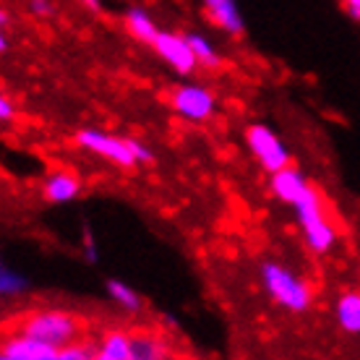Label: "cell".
Instances as JSON below:
<instances>
[{
	"label": "cell",
	"mask_w": 360,
	"mask_h": 360,
	"mask_svg": "<svg viewBox=\"0 0 360 360\" xmlns=\"http://www.w3.org/2000/svg\"><path fill=\"white\" fill-rule=\"evenodd\" d=\"M16 332L37 337V340L60 350V347L76 342L82 337L84 326L76 316L65 314V311H32L18 321Z\"/></svg>",
	"instance_id": "6da1fadb"
},
{
	"label": "cell",
	"mask_w": 360,
	"mask_h": 360,
	"mask_svg": "<svg viewBox=\"0 0 360 360\" xmlns=\"http://www.w3.org/2000/svg\"><path fill=\"white\" fill-rule=\"evenodd\" d=\"M295 214L300 222V230L306 235V243L314 253H326L332 251L337 243V227L332 225V219L326 217L324 198L321 193L311 186V188L300 196L295 204Z\"/></svg>",
	"instance_id": "7a4b0ae2"
},
{
	"label": "cell",
	"mask_w": 360,
	"mask_h": 360,
	"mask_svg": "<svg viewBox=\"0 0 360 360\" xmlns=\"http://www.w3.org/2000/svg\"><path fill=\"white\" fill-rule=\"evenodd\" d=\"M262 279L264 288L274 297V303L282 308H288L292 314H303L314 303V292L306 279H300L297 274L282 266L277 262H264L262 264Z\"/></svg>",
	"instance_id": "3957f363"
},
{
	"label": "cell",
	"mask_w": 360,
	"mask_h": 360,
	"mask_svg": "<svg viewBox=\"0 0 360 360\" xmlns=\"http://www.w3.org/2000/svg\"><path fill=\"white\" fill-rule=\"evenodd\" d=\"M76 144L86 149L91 154H99L110 162L120 165V167H134L139 165L134 149H131V141L123 139V136H112L105 134V131H94V128H84L76 134Z\"/></svg>",
	"instance_id": "277c9868"
},
{
	"label": "cell",
	"mask_w": 360,
	"mask_h": 360,
	"mask_svg": "<svg viewBox=\"0 0 360 360\" xmlns=\"http://www.w3.org/2000/svg\"><path fill=\"white\" fill-rule=\"evenodd\" d=\"M245 141H248V149L266 172H277L290 165L288 146L279 141V136L269 126H264V123L248 126L245 128Z\"/></svg>",
	"instance_id": "5b68a950"
},
{
	"label": "cell",
	"mask_w": 360,
	"mask_h": 360,
	"mask_svg": "<svg viewBox=\"0 0 360 360\" xmlns=\"http://www.w3.org/2000/svg\"><path fill=\"white\" fill-rule=\"evenodd\" d=\"M170 105L180 117L201 123L214 115V94L198 84H180L170 94Z\"/></svg>",
	"instance_id": "8992f818"
},
{
	"label": "cell",
	"mask_w": 360,
	"mask_h": 360,
	"mask_svg": "<svg viewBox=\"0 0 360 360\" xmlns=\"http://www.w3.org/2000/svg\"><path fill=\"white\" fill-rule=\"evenodd\" d=\"M154 50L157 55L162 58L165 63L172 65L178 73L183 76H188V73L196 71V53H193V47H191L188 37H180V34H172V32H160L157 39H154Z\"/></svg>",
	"instance_id": "52a82bcc"
},
{
	"label": "cell",
	"mask_w": 360,
	"mask_h": 360,
	"mask_svg": "<svg viewBox=\"0 0 360 360\" xmlns=\"http://www.w3.org/2000/svg\"><path fill=\"white\" fill-rule=\"evenodd\" d=\"M3 360H58V347L42 342L37 337H29L24 332H16L8 337L0 347Z\"/></svg>",
	"instance_id": "ba28073f"
},
{
	"label": "cell",
	"mask_w": 360,
	"mask_h": 360,
	"mask_svg": "<svg viewBox=\"0 0 360 360\" xmlns=\"http://www.w3.org/2000/svg\"><path fill=\"white\" fill-rule=\"evenodd\" d=\"M311 188V183L303 178V172L297 170V167H282V170L271 172V193L282 201V204H290V207H295L300 196Z\"/></svg>",
	"instance_id": "9c48e42d"
},
{
	"label": "cell",
	"mask_w": 360,
	"mask_h": 360,
	"mask_svg": "<svg viewBox=\"0 0 360 360\" xmlns=\"http://www.w3.org/2000/svg\"><path fill=\"white\" fill-rule=\"evenodd\" d=\"M204 11H207L209 21L217 29H222L230 37H243L245 24L240 11L235 6V0H204Z\"/></svg>",
	"instance_id": "30bf717a"
},
{
	"label": "cell",
	"mask_w": 360,
	"mask_h": 360,
	"mask_svg": "<svg viewBox=\"0 0 360 360\" xmlns=\"http://www.w3.org/2000/svg\"><path fill=\"white\" fill-rule=\"evenodd\" d=\"M79 191H82V180L68 170H58L45 180V198L50 204H65L73 196H79Z\"/></svg>",
	"instance_id": "8fae6325"
},
{
	"label": "cell",
	"mask_w": 360,
	"mask_h": 360,
	"mask_svg": "<svg viewBox=\"0 0 360 360\" xmlns=\"http://www.w3.org/2000/svg\"><path fill=\"white\" fill-rule=\"evenodd\" d=\"M97 360H134L131 334L123 329H110L97 345Z\"/></svg>",
	"instance_id": "7c38bea8"
},
{
	"label": "cell",
	"mask_w": 360,
	"mask_h": 360,
	"mask_svg": "<svg viewBox=\"0 0 360 360\" xmlns=\"http://www.w3.org/2000/svg\"><path fill=\"white\" fill-rule=\"evenodd\" d=\"M131 350H134V360H160L167 358V342L160 334L154 332H131Z\"/></svg>",
	"instance_id": "4fadbf2b"
},
{
	"label": "cell",
	"mask_w": 360,
	"mask_h": 360,
	"mask_svg": "<svg viewBox=\"0 0 360 360\" xmlns=\"http://www.w3.org/2000/svg\"><path fill=\"white\" fill-rule=\"evenodd\" d=\"M337 324L342 326V332L360 334V292L350 290L342 292L337 300Z\"/></svg>",
	"instance_id": "5bb4252c"
},
{
	"label": "cell",
	"mask_w": 360,
	"mask_h": 360,
	"mask_svg": "<svg viewBox=\"0 0 360 360\" xmlns=\"http://www.w3.org/2000/svg\"><path fill=\"white\" fill-rule=\"evenodd\" d=\"M126 27H128V32L136 37V39H141V42H146V45H154V39H157V34H160L157 24H154L152 16H149L144 8H131V11H128V13H126Z\"/></svg>",
	"instance_id": "9a60e30c"
},
{
	"label": "cell",
	"mask_w": 360,
	"mask_h": 360,
	"mask_svg": "<svg viewBox=\"0 0 360 360\" xmlns=\"http://www.w3.org/2000/svg\"><path fill=\"white\" fill-rule=\"evenodd\" d=\"M186 37H188V42H191V47H193V53H196V60L201 68H207V71L222 68V55L212 47V42H209L207 37H201V34H186Z\"/></svg>",
	"instance_id": "2e32d148"
},
{
	"label": "cell",
	"mask_w": 360,
	"mask_h": 360,
	"mask_svg": "<svg viewBox=\"0 0 360 360\" xmlns=\"http://www.w3.org/2000/svg\"><path fill=\"white\" fill-rule=\"evenodd\" d=\"M108 292L120 308H126V311H141V295H139L136 290L128 288L126 282H120V279H110Z\"/></svg>",
	"instance_id": "e0dca14e"
},
{
	"label": "cell",
	"mask_w": 360,
	"mask_h": 360,
	"mask_svg": "<svg viewBox=\"0 0 360 360\" xmlns=\"http://www.w3.org/2000/svg\"><path fill=\"white\" fill-rule=\"evenodd\" d=\"M29 288V282L18 271H11L8 266H3L0 269V292L3 295H18V292H24Z\"/></svg>",
	"instance_id": "ac0fdd59"
},
{
	"label": "cell",
	"mask_w": 360,
	"mask_h": 360,
	"mask_svg": "<svg viewBox=\"0 0 360 360\" xmlns=\"http://www.w3.org/2000/svg\"><path fill=\"white\" fill-rule=\"evenodd\" d=\"M89 342H71L58 350V360H97V350H89Z\"/></svg>",
	"instance_id": "d6986e66"
},
{
	"label": "cell",
	"mask_w": 360,
	"mask_h": 360,
	"mask_svg": "<svg viewBox=\"0 0 360 360\" xmlns=\"http://www.w3.org/2000/svg\"><path fill=\"white\" fill-rule=\"evenodd\" d=\"M131 141V149H134V154H136V160L141 165H152L154 162V154H152V149L149 146H144L141 141H136V139H128Z\"/></svg>",
	"instance_id": "ffe728a7"
},
{
	"label": "cell",
	"mask_w": 360,
	"mask_h": 360,
	"mask_svg": "<svg viewBox=\"0 0 360 360\" xmlns=\"http://www.w3.org/2000/svg\"><path fill=\"white\" fill-rule=\"evenodd\" d=\"M29 8H32V13H37V16H53L55 13L53 0H29Z\"/></svg>",
	"instance_id": "44dd1931"
},
{
	"label": "cell",
	"mask_w": 360,
	"mask_h": 360,
	"mask_svg": "<svg viewBox=\"0 0 360 360\" xmlns=\"http://www.w3.org/2000/svg\"><path fill=\"white\" fill-rule=\"evenodd\" d=\"M13 112H16V110H13V105H11V99L3 94V97H0V120L8 123L11 117H13Z\"/></svg>",
	"instance_id": "7402d4cb"
},
{
	"label": "cell",
	"mask_w": 360,
	"mask_h": 360,
	"mask_svg": "<svg viewBox=\"0 0 360 360\" xmlns=\"http://www.w3.org/2000/svg\"><path fill=\"white\" fill-rule=\"evenodd\" d=\"M345 8H347V13L355 18H360V0H342Z\"/></svg>",
	"instance_id": "603a6c76"
},
{
	"label": "cell",
	"mask_w": 360,
	"mask_h": 360,
	"mask_svg": "<svg viewBox=\"0 0 360 360\" xmlns=\"http://www.w3.org/2000/svg\"><path fill=\"white\" fill-rule=\"evenodd\" d=\"M82 3H84V6H86L89 11H99V6H102L99 0H82Z\"/></svg>",
	"instance_id": "cb8c5ba5"
},
{
	"label": "cell",
	"mask_w": 360,
	"mask_h": 360,
	"mask_svg": "<svg viewBox=\"0 0 360 360\" xmlns=\"http://www.w3.org/2000/svg\"><path fill=\"white\" fill-rule=\"evenodd\" d=\"M0 53H8V37H0Z\"/></svg>",
	"instance_id": "d4e9b609"
},
{
	"label": "cell",
	"mask_w": 360,
	"mask_h": 360,
	"mask_svg": "<svg viewBox=\"0 0 360 360\" xmlns=\"http://www.w3.org/2000/svg\"><path fill=\"white\" fill-rule=\"evenodd\" d=\"M0 24H3V27L8 24V11H0Z\"/></svg>",
	"instance_id": "484cf974"
}]
</instances>
